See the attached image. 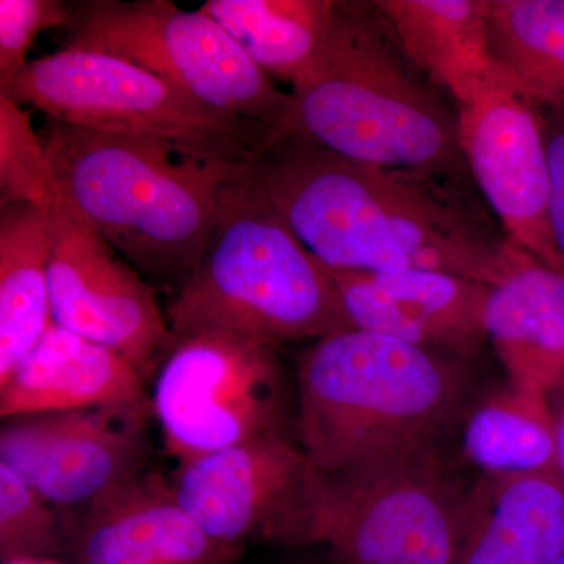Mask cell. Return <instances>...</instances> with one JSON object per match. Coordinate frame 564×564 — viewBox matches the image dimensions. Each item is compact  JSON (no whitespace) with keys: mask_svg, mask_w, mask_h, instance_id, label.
<instances>
[{"mask_svg":"<svg viewBox=\"0 0 564 564\" xmlns=\"http://www.w3.org/2000/svg\"><path fill=\"white\" fill-rule=\"evenodd\" d=\"M494 57L534 101L564 99V0H484Z\"/></svg>","mask_w":564,"mask_h":564,"instance_id":"cell-23","label":"cell"},{"mask_svg":"<svg viewBox=\"0 0 564 564\" xmlns=\"http://www.w3.org/2000/svg\"><path fill=\"white\" fill-rule=\"evenodd\" d=\"M291 87L292 132L352 161L474 182L456 107L408 57L377 2H336Z\"/></svg>","mask_w":564,"mask_h":564,"instance_id":"cell-3","label":"cell"},{"mask_svg":"<svg viewBox=\"0 0 564 564\" xmlns=\"http://www.w3.org/2000/svg\"><path fill=\"white\" fill-rule=\"evenodd\" d=\"M61 549L57 514L39 492L0 466V554L6 563L39 560Z\"/></svg>","mask_w":564,"mask_h":564,"instance_id":"cell-25","label":"cell"},{"mask_svg":"<svg viewBox=\"0 0 564 564\" xmlns=\"http://www.w3.org/2000/svg\"><path fill=\"white\" fill-rule=\"evenodd\" d=\"M347 329L355 326L332 273L259 191L248 166L226 193L209 242L170 307L172 340L223 332L276 347Z\"/></svg>","mask_w":564,"mask_h":564,"instance_id":"cell-5","label":"cell"},{"mask_svg":"<svg viewBox=\"0 0 564 564\" xmlns=\"http://www.w3.org/2000/svg\"><path fill=\"white\" fill-rule=\"evenodd\" d=\"M296 378L299 447L323 474L434 451L466 393L447 355L358 328L315 340Z\"/></svg>","mask_w":564,"mask_h":564,"instance_id":"cell-4","label":"cell"},{"mask_svg":"<svg viewBox=\"0 0 564 564\" xmlns=\"http://www.w3.org/2000/svg\"><path fill=\"white\" fill-rule=\"evenodd\" d=\"M554 564H564V555L558 560V562H555Z\"/></svg>","mask_w":564,"mask_h":564,"instance_id":"cell-30","label":"cell"},{"mask_svg":"<svg viewBox=\"0 0 564 564\" xmlns=\"http://www.w3.org/2000/svg\"><path fill=\"white\" fill-rule=\"evenodd\" d=\"M76 24V10L58 0H0V91L29 65L41 32Z\"/></svg>","mask_w":564,"mask_h":564,"instance_id":"cell-26","label":"cell"},{"mask_svg":"<svg viewBox=\"0 0 564 564\" xmlns=\"http://www.w3.org/2000/svg\"><path fill=\"white\" fill-rule=\"evenodd\" d=\"M563 555L558 474L486 477L470 494L458 564H554Z\"/></svg>","mask_w":564,"mask_h":564,"instance_id":"cell-18","label":"cell"},{"mask_svg":"<svg viewBox=\"0 0 564 564\" xmlns=\"http://www.w3.org/2000/svg\"><path fill=\"white\" fill-rule=\"evenodd\" d=\"M63 50L101 52L158 74L234 120L292 133L293 98L202 10L170 0H95L76 7Z\"/></svg>","mask_w":564,"mask_h":564,"instance_id":"cell-7","label":"cell"},{"mask_svg":"<svg viewBox=\"0 0 564 564\" xmlns=\"http://www.w3.org/2000/svg\"><path fill=\"white\" fill-rule=\"evenodd\" d=\"M250 172L328 270H426L496 285L530 258L505 236L470 182L352 161L288 133Z\"/></svg>","mask_w":564,"mask_h":564,"instance_id":"cell-1","label":"cell"},{"mask_svg":"<svg viewBox=\"0 0 564 564\" xmlns=\"http://www.w3.org/2000/svg\"><path fill=\"white\" fill-rule=\"evenodd\" d=\"M47 218L52 322L120 352L147 372L172 340L154 289L62 193Z\"/></svg>","mask_w":564,"mask_h":564,"instance_id":"cell-10","label":"cell"},{"mask_svg":"<svg viewBox=\"0 0 564 564\" xmlns=\"http://www.w3.org/2000/svg\"><path fill=\"white\" fill-rule=\"evenodd\" d=\"M58 191L137 272L187 280L250 155L46 120Z\"/></svg>","mask_w":564,"mask_h":564,"instance_id":"cell-2","label":"cell"},{"mask_svg":"<svg viewBox=\"0 0 564 564\" xmlns=\"http://www.w3.org/2000/svg\"><path fill=\"white\" fill-rule=\"evenodd\" d=\"M150 397L31 415L0 434V466H6L47 503L90 505L139 477L150 452Z\"/></svg>","mask_w":564,"mask_h":564,"instance_id":"cell-11","label":"cell"},{"mask_svg":"<svg viewBox=\"0 0 564 564\" xmlns=\"http://www.w3.org/2000/svg\"><path fill=\"white\" fill-rule=\"evenodd\" d=\"M199 10L220 24L272 79L292 84L321 50L333 0H207Z\"/></svg>","mask_w":564,"mask_h":564,"instance_id":"cell-21","label":"cell"},{"mask_svg":"<svg viewBox=\"0 0 564 564\" xmlns=\"http://www.w3.org/2000/svg\"><path fill=\"white\" fill-rule=\"evenodd\" d=\"M144 373L109 347L52 323L0 381L3 421L147 400Z\"/></svg>","mask_w":564,"mask_h":564,"instance_id":"cell-16","label":"cell"},{"mask_svg":"<svg viewBox=\"0 0 564 564\" xmlns=\"http://www.w3.org/2000/svg\"><path fill=\"white\" fill-rule=\"evenodd\" d=\"M485 332L508 383L547 397L564 378V273L527 259L492 285Z\"/></svg>","mask_w":564,"mask_h":564,"instance_id":"cell-19","label":"cell"},{"mask_svg":"<svg viewBox=\"0 0 564 564\" xmlns=\"http://www.w3.org/2000/svg\"><path fill=\"white\" fill-rule=\"evenodd\" d=\"M463 448L486 477L556 473L554 415L547 397L510 383L486 397L467 417Z\"/></svg>","mask_w":564,"mask_h":564,"instance_id":"cell-22","label":"cell"},{"mask_svg":"<svg viewBox=\"0 0 564 564\" xmlns=\"http://www.w3.org/2000/svg\"><path fill=\"white\" fill-rule=\"evenodd\" d=\"M554 415L555 444H556V474L564 484V378L562 383L556 384L554 391L547 395Z\"/></svg>","mask_w":564,"mask_h":564,"instance_id":"cell-28","label":"cell"},{"mask_svg":"<svg viewBox=\"0 0 564 564\" xmlns=\"http://www.w3.org/2000/svg\"><path fill=\"white\" fill-rule=\"evenodd\" d=\"M467 499L434 451L314 469L285 543L326 545L339 564H458Z\"/></svg>","mask_w":564,"mask_h":564,"instance_id":"cell-6","label":"cell"},{"mask_svg":"<svg viewBox=\"0 0 564 564\" xmlns=\"http://www.w3.org/2000/svg\"><path fill=\"white\" fill-rule=\"evenodd\" d=\"M377 6L408 57L455 106L521 88L494 57L484 0H378Z\"/></svg>","mask_w":564,"mask_h":564,"instance_id":"cell-17","label":"cell"},{"mask_svg":"<svg viewBox=\"0 0 564 564\" xmlns=\"http://www.w3.org/2000/svg\"><path fill=\"white\" fill-rule=\"evenodd\" d=\"M549 165V218L556 251L564 263V99L534 101Z\"/></svg>","mask_w":564,"mask_h":564,"instance_id":"cell-27","label":"cell"},{"mask_svg":"<svg viewBox=\"0 0 564 564\" xmlns=\"http://www.w3.org/2000/svg\"><path fill=\"white\" fill-rule=\"evenodd\" d=\"M10 564H41V563H36L35 560H25V562H14V563H10Z\"/></svg>","mask_w":564,"mask_h":564,"instance_id":"cell-29","label":"cell"},{"mask_svg":"<svg viewBox=\"0 0 564 564\" xmlns=\"http://www.w3.org/2000/svg\"><path fill=\"white\" fill-rule=\"evenodd\" d=\"M313 470L274 434L181 464L173 489L203 532L232 551L251 536L285 543Z\"/></svg>","mask_w":564,"mask_h":564,"instance_id":"cell-13","label":"cell"},{"mask_svg":"<svg viewBox=\"0 0 564 564\" xmlns=\"http://www.w3.org/2000/svg\"><path fill=\"white\" fill-rule=\"evenodd\" d=\"M0 93L74 128L206 144L250 158L281 139L212 109L135 63L101 52L44 55Z\"/></svg>","mask_w":564,"mask_h":564,"instance_id":"cell-8","label":"cell"},{"mask_svg":"<svg viewBox=\"0 0 564 564\" xmlns=\"http://www.w3.org/2000/svg\"><path fill=\"white\" fill-rule=\"evenodd\" d=\"M80 564H221L231 554L203 532L161 475L133 478L87 505Z\"/></svg>","mask_w":564,"mask_h":564,"instance_id":"cell-15","label":"cell"},{"mask_svg":"<svg viewBox=\"0 0 564 564\" xmlns=\"http://www.w3.org/2000/svg\"><path fill=\"white\" fill-rule=\"evenodd\" d=\"M58 193L31 109L0 93V207L28 204L50 210Z\"/></svg>","mask_w":564,"mask_h":564,"instance_id":"cell-24","label":"cell"},{"mask_svg":"<svg viewBox=\"0 0 564 564\" xmlns=\"http://www.w3.org/2000/svg\"><path fill=\"white\" fill-rule=\"evenodd\" d=\"M50 218L28 204L0 207V381L52 325Z\"/></svg>","mask_w":564,"mask_h":564,"instance_id":"cell-20","label":"cell"},{"mask_svg":"<svg viewBox=\"0 0 564 564\" xmlns=\"http://www.w3.org/2000/svg\"><path fill=\"white\" fill-rule=\"evenodd\" d=\"M150 400L181 464L282 434L284 383L274 347L236 334L196 332L172 340Z\"/></svg>","mask_w":564,"mask_h":564,"instance_id":"cell-9","label":"cell"},{"mask_svg":"<svg viewBox=\"0 0 564 564\" xmlns=\"http://www.w3.org/2000/svg\"><path fill=\"white\" fill-rule=\"evenodd\" d=\"M329 273L355 328L443 355H463L488 340L485 310L492 285L485 282L426 270Z\"/></svg>","mask_w":564,"mask_h":564,"instance_id":"cell-14","label":"cell"},{"mask_svg":"<svg viewBox=\"0 0 564 564\" xmlns=\"http://www.w3.org/2000/svg\"><path fill=\"white\" fill-rule=\"evenodd\" d=\"M459 148L508 242L564 273L549 218V165L533 99L502 88L456 106Z\"/></svg>","mask_w":564,"mask_h":564,"instance_id":"cell-12","label":"cell"}]
</instances>
